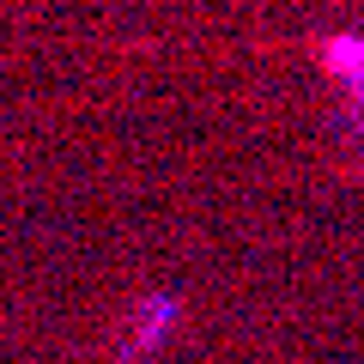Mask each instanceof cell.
<instances>
[{
  "label": "cell",
  "mask_w": 364,
  "mask_h": 364,
  "mask_svg": "<svg viewBox=\"0 0 364 364\" xmlns=\"http://www.w3.org/2000/svg\"><path fill=\"white\" fill-rule=\"evenodd\" d=\"M322 67L340 91H346V104L364 116V31H340V37L322 43Z\"/></svg>",
  "instance_id": "6da1fadb"
}]
</instances>
